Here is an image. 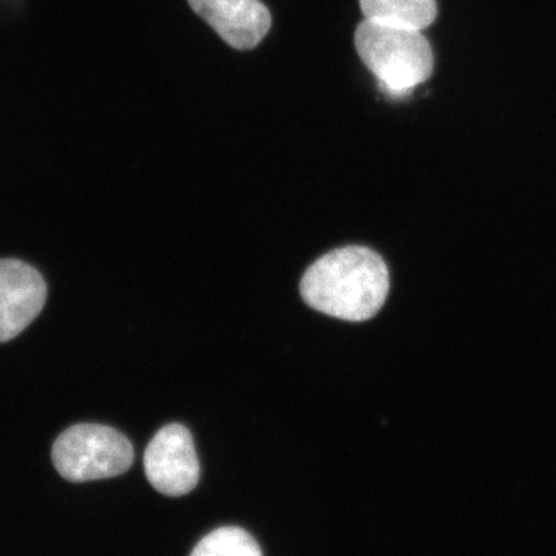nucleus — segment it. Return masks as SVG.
<instances>
[{"mask_svg": "<svg viewBox=\"0 0 556 556\" xmlns=\"http://www.w3.org/2000/svg\"><path fill=\"white\" fill-rule=\"evenodd\" d=\"M390 291V274L378 252L348 247L328 252L309 266L300 283L302 298L318 313L346 321L375 317Z\"/></svg>", "mask_w": 556, "mask_h": 556, "instance_id": "f257e3e1", "label": "nucleus"}, {"mask_svg": "<svg viewBox=\"0 0 556 556\" xmlns=\"http://www.w3.org/2000/svg\"><path fill=\"white\" fill-rule=\"evenodd\" d=\"M354 40L358 56L390 97H407L433 75V49L422 31L365 20Z\"/></svg>", "mask_w": 556, "mask_h": 556, "instance_id": "f03ea898", "label": "nucleus"}, {"mask_svg": "<svg viewBox=\"0 0 556 556\" xmlns=\"http://www.w3.org/2000/svg\"><path fill=\"white\" fill-rule=\"evenodd\" d=\"M54 467L70 482L119 477L134 464L129 439L115 428L100 424L70 427L51 450Z\"/></svg>", "mask_w": 556, "mask_h": 556, "instance_id": "7ed1b4c3", "label": "nucleus"}, {"mask_svg": "<svg viewBox=\"0 0 556 556\" xmlns=\"http://www.w3.org/2000/svg\"><path fill=\"white\" fill-rule=\"evenodd\" d=\"M146 477L167 496L188 495L200 481V463L188 428L170 424L161 428L146 448Z\"/></svg>", "mask_w": 556, "mask_h": 556, "instance_id": "20e7f679", "label": "nucleus"}, {"mask_svg": "<svg viewBox=\"0 0 556 556\" xmlns=\"http://www.w3.org/2000/svg\"><path fill=\"white\" fill-rule=\"evenodd\" d=\"M46 300L47 283L38 269L21 260H0V343L30 327Z\"/></svg>", "mask_w": 556, "mask_h": 556, "instance_id": "39448f33", "label": "nucleus"}, {"mask_svg": "<svg viewBox=\"0 0 556 556\" xmlns=\"http://www.w3.org/2000/svg\"><path fill=\"white\" fill-rule=\"evenodd\" d=\"M189 5L237 50L255 49L273 24L260 0H189Z\"/></svg>", "mask_w": 556, "mask_h": 556, "instance_id": "423d86ee", "label": "nucleus"}, {"mask_svg": "<svg viewBox=\"0 0 556 556\" xmlns=\"http://www.w3.org/2000/svg\"><path fill=\"white\" fill-rule=\"evenodd\" d=\"M365 20L426 30L438 16L437 0H361Z\"/></svg>", "mask_w": 556, "mask_h": 556, "instance_id": "0eeeda50", "label": "nucleus"}, {"mask_svg": "<svg viewBox=\"0 0 556 556\" xmlns=\"http://www.w3.org/2000/svg\"><path fill=\"white\" fill-rule=\"evenodd\" d=\"M190 556H263L257 541L240 527H222L197 544Z\"/></svg>", "mask_w": 556, "mask_h": 556, "instance_id": "6e6552de", "label": "nucleus"}]
</instances>
